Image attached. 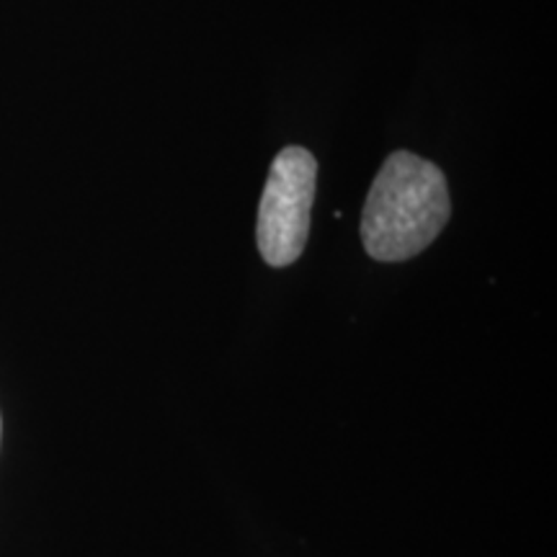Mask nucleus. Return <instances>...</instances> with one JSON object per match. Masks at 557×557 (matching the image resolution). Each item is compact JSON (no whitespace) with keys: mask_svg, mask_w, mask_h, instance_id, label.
Segmentation results:
<instances>
[{"mask_svg":"<svg viewBox=\"0 0 557 557\" xmlns=\"http://www.w3.org/2000/svg\"><path fill=\"white\" fill-rule=\"evenodd\" d=\"M315 186L318 160L310 150L292 145L274 158L256 220V243L269 267L284 269L302 256Z\"/></svg>","mask_w":557,"mask_h":557,"instance_id":"nucleus-2","label":"nucleus"},{"mask_svg":"<svg viewBox=\"0 0 557 557\" xmlns=\"http://www.w3.org/2000/svg\"><path fill=\"white\" fill-rule=\"evenodd\" d=\"M444 173L413 152H393L369 189L361 243L374 261H406L436 240L449 222Z\"/></svg>","mask_w":557,"mask_h":557,"instance_id":"nucleus-1","label":"nucleus"}]
</instances>
